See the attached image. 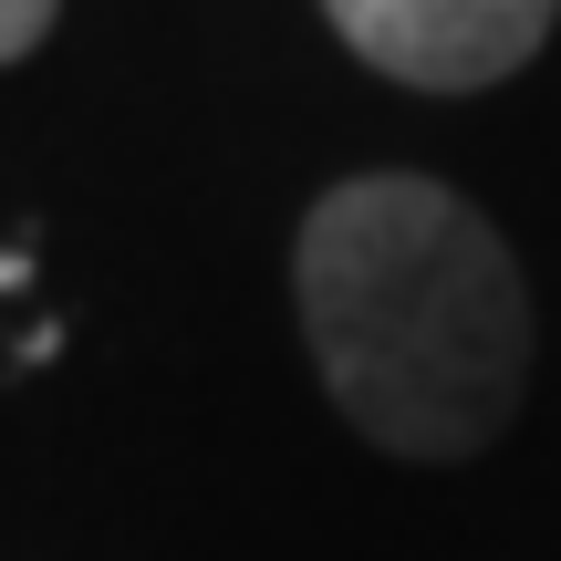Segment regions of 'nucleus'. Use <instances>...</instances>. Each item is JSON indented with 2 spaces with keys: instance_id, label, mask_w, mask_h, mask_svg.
I'll return each mask as SVG.
<instances>
[{
  "instance_id": "nucleus-1",
  "label": "nucleus",
  "mask_w": 561,
  "mask_h": 561,
  "mask_svg": "<svg viewBox=\"0 0 561 561\" xmlns=\"http://www.w3.org/2000/svg\"><path fill=\"white\" fill-rule=\"evenodd\" d=\"M291 301L333 405L385 458H479L530 385V291L510 240L437 178H343L312 198Z\"/></svg>"
},
{
  "instance_id": "nucleus-2",
  "label": "nucleus",
  "mask_w": 561,
  "mask_h": 561,
  "mask_svg": "<svg viewBox=\"0 0 561 561\" xmlns=\"http://www.w3.org/2000/svg\"><path fill=\"white\" fill-rule=\"evenodd\" d=\"M322 21L416 94H479L551 42L561 0H322Z\"/></svg>"
},
{
  "instance_id": "nucleus-3",
  "label": "nucleus",
  "mask_w": 561,
  "mask_h": 561,
  "mask_svg": "<svg viewBox=\"0 0 561 561\" xmlns=\"http://www.w3.org/2000/svg\"><path fill=\"white\" fill-rule=\"evenodd\" d=\"M53 11H62V0H0V62L32 53V42L53 32Z\"/></svg>"
}]
</instances>
